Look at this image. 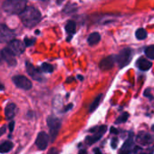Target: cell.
Segmentation results:
<instances>
[{
  "mask_svg": "<svg viewBox=\"0 0 154 154\" xmlns=\"http://www.w3.org/2000/svg\"><path fill=\"white\" fill-rule=\"evenodd\" d=\"M140 154H151V153H140Z\"/></svg>",
  "mask_w": 154,
  "mask_h": 154,
  "instance_id": "obj_38",
  "label": "cell"
},
{
  "mask_svg": "<svg viewBox=\"0 0 154 154\" xmlns=\"http://www.w3.org/2000/svg\"><path fill=\"white\" fill-rule=\"evenodd\" d=\"M144 96H146V97L149 98L150 100H153V96H151V94H150V93H149V89H148V90H146V91L144 92Z\"/></svg>",
  "mask_w": 154,
  "mask_h": 154,
  "instance_id": "obj_27",
  "label": "cell"
},
{
  "mask_svg": "<svg viewBox=\"0 0 154 154\" xmlns=\"http://www.w3.org/2000/svg\"><path fill=\"white\" fill-rule=\"evenodd\" d=\"M136 64H137V67L140 70H141V71H148L152 66V63L149 60L145 59L144 57L139 58L138 61H137V63H136Z\"/></svg>",
  "mask_w": 154,
  "mask_h": 154,
  "instance_id": "obj_14",
  "label": "cell"
},
{
  "mask_svg": "<svg viewBox=\"0 0 154 154\" xmlns=\"http://www.w3.org/2000/svg\"><path fill=\"white\" fill-rule=\"evenodd\" d=\"M106 131H107V126L106 125H103V126H100V127H95V128L90 130V131L94 132V134L86 138V143L89 144V145H92L94 142L100 140L102 139L103 135L106 132Z\"/></svg>",
  "mask_w": 154,
  "mask_h": 154,
  "instance_id": "obj_5",
  "label": "cell"
},
{
  "mask_svg": "<svg viewBox=\"0 0 154 154\" xmlns=\"http://www.w3.org/2000/svg\"><path fill=\"white\" fill-rule=\"evenodd\" d=\"M151 130H152V131H154V125H152V126H151Z\"/></svg>",
  "mask_w": 154,
  "mask_h": 154,
  "instance_id": "obj_37",
  "label": "cell"
},
{
  "mask_svg": "<svg viewBox=\"0 0 154 154\" xmlns=\"http://www.w3.org/2000/svg\"><path fill=\"white\" fill-rule=\"evenodd\" d=\"M115 62H116L115 55H110V56L105 57L104 59H103L100 62L99 67L103 71H108V70H110V69H112L113 67Z\"/></svg>",
  "mask_w": 154,
  "mask_h": 154,
  "instance_id": "obj_11",
  "label": "cell"
},
{
  "mask_svg": "<svg viewBox=\"0 0 154 154\" xmlns=\"http://www.w3.org/2000/svg\"><path fill=\"white\" fill-rule=\"evenodd\" d=\"M128 118H129V113H128V112H123L122 114H121V115L117 118L115 123H116V124L123 123V122H125L128 120Z\"/></svg>",
  "mask_w": 154,
  "mask_h": 154,
  "instance_id": "obj_23",
  "label": "cell"
},
{
  "mask_svg": "<svg viewBox=\"0 0 154 154\" xmlns=\"http://www.w3.org/2000/svg\"><path fill=\"white\" fill-rule=\"evenodd\" d=\"M133 146H134V140H133V134H132V132L131 131L130 132V136H129V138L125 140V142H124V144L122 145V149L123 150V151H130L132 148H133Z\"/></svg>",
  "mask_w": 154,
  "mask_h": 154,
  "instance_id": "obj_16",
  "label": "cell"
},
{
  "mask_svg": "<svg viewBox=\"0 0 154 154\" xmlns=\"http://www.w3.org/2000/svg\"><path fill=\"white\" fill-rule=\"evenodd\" d=\"M7 131V126H3L2 128H0V136H2L3 134H5Z\"/></svg>",
  "mask_w": 154,
  "mask_h": 154,
  "instance_id": "obj_29",
  "label": "cell"
},
{
  "mask_svg": "<svg viewBox=\"0 0 154 154\" xmlns=\"http://www.w3.org/2000/svg\"><path fill=\"white\" fill-rule=\"evenodd\" d=\"M26 0H6L3 3V9L8 14L20 15L26 8Z\"/></svg>",
  "mask_w": 154,
  "mask_h": 154,
  "instance_id": "obj_2",
  "label": "cell"
},
{
  "mask_svg": "<svg viewBox=\"0 0 154 154\" xmlns=\"http://www.w3.org/2000/svg\"><path fill=\"white\" fill-rule=\"evenodd\" d=\"M47 125L49 127V133H50V139L53 141L56 139L58 132L61 128V121L55 116H49L47 118Z\"/></svg>",
  "mask_w": 154,
  "mask_h": 154,
  "instance_id": "obj_3",
  "label": "cell"
},
{
  "mask_svg": "<svg viewBox=\"0 0 154 154\" xmlns=\"http://www.w3.org/2000/svg\"><path fill=\"white\" fill-rule=\"evenodd\" d=\"M41 70L45 72H52L54 71V67L53 65H51L50 63H44L41 65Z\"/></svg>",
  "mask_w": 154,
  "mask_h": 154,
  "instance_id": "obj_24",
  "label": "cell"
},
{
  "mask_svg": "<svg viewBox=\"0 0 154 154\" xmlns=\"http://www.w3.org/2000/svg\"><path fill=\"white\" fill-rule=\"evenodd\" d=\"M137 140L142 145H149L154 141V135L149 132H140L137 136Z\"/></svg>",
  "mask_w": 154,
  "mask_h": 154,
  "instance_id": "obj_12",
  "label": "cell"
},
{
  "mask_svg": "<svg viewBox=\"0 0 154 154\" xmlns=\"http://www.w3.org/2000/svg\"><path fill=\"white\" fill-rule=\"evenodd\" d=\"M111 132H112V133H114V134H117L119 131H118V130H117V129H115V128L112 127V128H111Z\"/></svg>",
  "mask_w": 154,
  "mask_h": 154,
  "instance_id": "obj_31",
  "label": "cell"
},
{
  "mask_svg": "<svg viewBox=\"0 0 154 154\" xmlns=\"http://www.w3.org/2000/svg\"><path fill=\"white\" fill-rule=\"evenodd\" d=\"M16 34L6 25L0 24V43H8L14 39Z\"/></svg>",
  "mask_w": 154,
  "mask_h": 154,
  "instance_id": "obj_6",
  "label": "cell"
},
{
  "mask_svg": "<svg viewBox=\"0 0 154 154\" xmlns=\"http://www.w3.org/2000/svg\"><path fill=\"white\" fill-rule=\"evenodd\" d=\"M94 154H102V152H101V150H100L98 148H96V149H94Z\"/></svg>",
  "mask_w": 154,
  "mask_h": 154,
  "instance_id": "obj_33",
  "label": "cell"
},
{
  "mask_svg": "<svg viewBox=\"0 0 154 154\" xmlns=\"http://www.w3.org/2000/svg\"><path fill=\"white\" fill-rule=\"evenodd\" d=\"M102 98H103V94H99V95L94 99V102L92 103V104L90 105V108H89V112H94V111L98 108V106H99V104H100V103H101Z\"/></svg>",
  "mask_w": 154,
  "mask_h": 154,
  "instance_id": "obj_19",
  "label": "cell"
},
{
  "mask_svg": "<svg viewBox=\"0 0 154 154\" xmlns=\"http://www.w3.org/2000/svg\"><path fill=\"white\" fill-rule=\"evenodd\" d=\"M72 107V104H69L67 107H65V109L63 110V112H68V111H69V110H70Z\"/></svg>",
  "mask_w": 154,
  "mask_h": 154,
  "instance_id": "obj_32",
  "label": "cell"
},
{
  "mask_svg": "<svg viewBox=\"0 0 154 154\" xmlns=\"http://www.w3.org/2000/svg\"><path fill=\"white\" fill-rule=\"evenodd\" d=\"M65 30L69 35H72L76 30V23L74 21H69L65 26Z\"/></svg>",
  "mask_w": 154,
  "mask_h": 154,
  "instance_id": "obj_20",
  "label": "cell"
},
{
  "mask_svg": "<svg viewBox=\"0 0 154 154\" xmlns=\"http://www.w3.org/2000/svg\"><path fill=\"white\" fill-rule=\"evenodd\" d=\"M48 143H49V136L47 135V133H45V131L39 132L35 140V144L37 148L42 150L45 149L48 146Z\"/></svg>",
  "mask_w": 154,
  "mask_h": 154,
  "instance_id": "obj_9",
  "label": "cell"
},
{
  "mask_svg": "<svg viewBox=\"0 0 154 154\" xmlns=\"http://www.w3.org/2000/svg\"><path fill=\"white\" fill-rule=\"evenodd\" d=\"M13 82L14 84L18 87L23 90H30L33 86L32 82L27 79L26 77L23 75H16L13 77Z\"/></svg>",
  "mask_w": 154,
  "mask_h": 154,
  "instance_id": "obj_7",
  "label": "cell"
},
{
  "mask_svg": "<svg viewBox=\"0 0 154 154\" xmlns=\"http://www.w3.org/2000/svg\"><path fill=\"white\" fill-rule=\"evenodd\" d=\"M26 71L28 72V74L32 77L33 79L35 80H37V81H42L43 80V77L40 73V72L35 68V66L30 63L29 62H26Z\"/></svg>",
  "mask_w": 154,
  "mask_h": 154,
  "instance_id": "obj_13",
  "label": "cell"
},
{
  "mask_svg": "<svg viewBox=\"0 0 154 154\" xmlns=\"http://www.w3.org/2000/svg\"><path fill=\"white\" fill-rule=\"evenodd\" d=\"M20 18L25 26L28 28L35 27L41 20V13L38 9L30 7L26 8L25 10L20 14Z\"/></svg>",
  "mask_w": 154,
  "mask_h": 154,
  "instance_id": "obj_1",
  "label": "cell"
},
{
  "mask_svg": "<svg viewBox=\"0 0 154 154\" xmlns=\"http://www.w3.org/2000/svg\"><path fill=\"white\" fill-rule=\"evenodd\" d=\"M1 55L8 65H10V66H16L17 65V59L15 57V54L11 52V50L8 47L4 48L1 51Z\"/></svg>",
  "mask_w": 154,
  "mask_h": 154,
  "instance_id": "obj_10",
  "label": "cell"
},
{
  "mask_svg": "<svg viewBox=\"0 0 154 154\" xmlns=\"http://www.w3.org/2000/svg\"><path fill=\"white\" fill-rule=\"evenodd\" d=\"M14 127H15V122H10V123L8 124V128H9V131L12 132L14 131Z\"/></svg>",
  "mask_w": 154,
  "mask_h": 154,
  "instance_id": "obj_28",
  "label": "cell"
},
{
  "mask_svg": "<svg viewBox=\"0 0 154 154\" xmlns=\"http://www.w3.org/2000/svg\"><path fill=\"white\" fill-rule=\"evenodd\" d=\"M16 110H17V105L13 103H8L7 106H6V109H5V115H6V118L8 120H12L16 114Z\"/></svg>",
  "mask_w": 154,
  "mask_h": 154,
  "instance_id": "obj_15",
  "label": "cell"
},
{
  "mask_svg": "<svg viewBox=\"0 0 154 154\" xmlns=\"http://www.w3.org/2000/svg\"><path fill=\"white\" fill-rule=\"evenodd\" d=\"M145 54L149 59L154 60V45H149L145 49Z\"/></svg>",
  "mask_w": 154,
  "mask_h": 154,
  "instance_id": "obj_22",
  "label": "cell"
},
{
  "mask_svg": "<svg viewBox=\"0 0 154 154\" xmlns=\"http://www.w3.org/2000/svg\"><path fill=\"white\" fill-rule=\"evenodd\" d=\"M0 89H1V90H4V86H3V85H1V84H0Z\"/></svg>",
  "mask_w": 154,
  "mask_h": 154,
  "instance_id": "obj_35",
  "label": "cell"
},
{
  "mask_svg": "<svg viewBox=\"0 0 154 154\" xmlns=\"http://www.w3.org/2000/svg\"><path fill=\"white\" fill-rule=\"evenodd\" d=\"M111 141H112V142H111L112 148L113 149H115L117 148V145H118V138H117V137H114V138L112 139Z\"/></svg>",
  "mask_w": 154,
  "mask_h": 154,
  "instance_id": "obj_26",
  "label": "cell"
},
{
  "mask_svg": "<svg viewBox=\"0 0 154 154\" xmlns=\"http://www.w3.org/2000/svg\"><path fill=\"white\" fill-rule=\"evenodd\" d=\"M79 154H87V151H86L85 149H82V150L79 152Z\"/></svg>",
  "mask_w": 154,
  "mask_h": 154,
  "instance_id": "obj_34",
  "label": "cell"
},
{
  "mask_svg": "<svg viewBox=\"0 0 154 154\" xmlns=\"http://www.w3.org/2000/svg\"><path fill=\"white\" fill-rule=\"evenodd\" d=\"M120 154H128V152H127V151H123V150H122Z\"/></svg>",
  "mask_w": 154,
  "mask_h": 154,
  "instance_id": "obj_36",
  "label": "cell"
},
{
  "mask_svg": "<svg viewBox=\"0 0 154 154\" xmlns=\"http://www.w3.org/2000/svg\"><path fill=\"white\" fill-rule=\"evenodd\" d=\"M135 35H136V37H137L138 40H144V39H146L148 34H147V32H146L145 29H143V28H139V29L136 31Z\"/></svg>",
  "mask_w": 154,
  "mask_h": 154,
  "instance_id": "obj_21",
  "label": "cell"
},
{
  "mask_svg": "<svg viewBox=\"0 0 154 154\" xmlns=\"http://www.w3.org/2000/svg\"><path fill=\"white\" fill-rule=\"evenodd\" d=\"M101 40V35L99 33L97 32H94V33H92L89 37H88V43L89 45H97Z\"/></svg>",
  "mask_w": 154,
  "mask_h": 154,
  "instance_id": "obj_18",
  "label": "cell"
},
{
  "mask_svg": "<svg viewBox=\"0 0 154 154\" xmlns=\"http://www.w3.org/2000/svg\"><path fill=\"white\" fill-rule=\"evenodd\" d=\"M42 1H44V2H45V1H48V0H42Z\"/></svg>",
  "mask_w": 154,
  "mask_h": 154,
  "instance_id": "obj_39",
  "label": "cell"
},
{
  "mask_svg": "<svg viewBox=\"0 0 154 154\" xmlns=\"http://www.w3.org/2000/svg\"><path fill=\"white\" fill-rule=\"evenodd\" d=\"M35 42V38H32V39H29V38H25V45L26 46H30V45H33Z\"/></svg>",
  "mask_w": 154,
  "mask_h": 154,
  "instance_id": "obj_25",
  "label": "cell"
},
{
  "mask_svg": "<svg viewBox=\"0 0 154 154\" xmlns=\"http://www.w3.org/2000/svg\"><path fill=\"white\" fill-rule=\"evenodd\" d=\"M47 154H58V150H57L55 148H52V149L48 151Z\"/></svg>",
  "mask_w": 154,
  "mask_h": 154,
  "instance_id": "obj_30",
  "label": "cell"
},
{
  "mask_svg": "<svg viewBox=\"0 0 154 154\" xmlns=\"http://www.w3.org/2000/svg\"><path fill=\"white\" fill-rule=\"evenodd\" d=\"M8 48L15 55H20L26 50V45L20 40L13 39L8 42Z\"/></svg>",
  "mask_w": 154,
  "mask_h": 154,
  "instance_id": "obj_8",
  "label": "cell"
},
{
  "mask_svg": "<svg viewBox=\"0 0 154 154\" xmlns=\"http://www.w3.org/2000/svg\"><path fill=\"white\" fill-rule=\"evenodd\" d=\"M13 147L14 144L10 140L4 141L3 143L0 144V153H8L13 149Z\"/></svg>",
  "mask_w": 154,
  "mask_h": 154,
  "instance_id": "obj_17",
  "label": "cell"
},
{
  "mask_svg": "<svg viewBox=\"0 0 154 154\" xmlns=\"http://www.w3.org/2000/svg\"><path fill=\"white\" fill-rule=\"evenodd\" d=\"M131 57H132V50L131 48H124L118 54V55L115 56V59L120 68H123L124 66L130 63Z\"/></svg>",
  "mask_w": 154,
  "mask_h": 154,
  "instance_id": "obj_4",
  "label": "cell"
}]
</instances>
